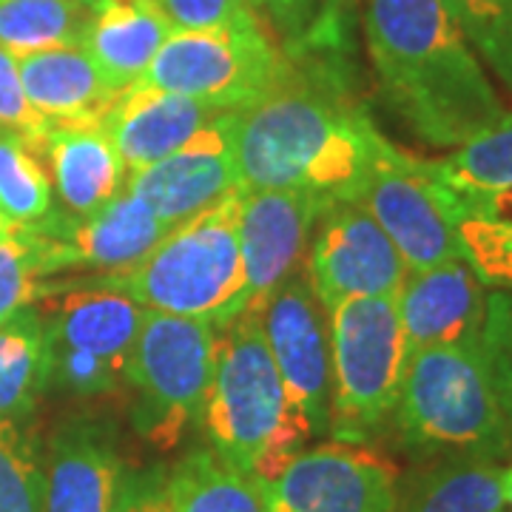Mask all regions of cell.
<instances>
[{
	"instance_id": "obj_36",
	"label": "cell",
	"mask_w": 512,
	"mask_h": 512,
	"mask_svg": "<svg viewBox=\"0 0 512 512\" xmlns=\"http://www.w3.org/2000/svg\"><path fill=\"white\" fill-rule=\"evenodd\" d=\"M114 512H174L168 467L151 464L140 470H128Z\"/></svg>"
},
{
	"instance_id": "obj_29",
	"label": "cell",
	"mask_w": 512,
	"mask_h": 512,
	"mask_svg": "<svg viewBox=\"0 0 512 512\" xmlns=\"http://www.w3.org/2000/svg\"><path fill=\"white\" fill-rule=\"evenodd\" d=\"M481 63L512 97V0H444Z\"/></svg>"
},
{
	"instance_id": "obj_16",
	"label": "cell",
	"mask_w": 512,
	"mask_h": 512,
	"mask_svg": "<svg viewBox=\"0 0 512 512\" xmlns=\"http://www.w3.org/2000/svg\"><path fill=\"white\" fill-rule=\"evenodd\" d=\"M126 191L146 202L168 225L197 217L237 191L231 111H222L214 123L200 128L185 146L168 157L134 171Z\"/></svg>"
},
{
	"instance_id": "obj_37",
	"label": "cell",
	"mask_w": 512,
	"mask_h": 512,
	"mask_svg": "<svg viewBox=\"0 0 512 512\" xmlns=\"http://www.w3.org/2000/svg\"><path fill=\"white\" fill-rule=\"evenodd\" d=\"M313 3L316 0H256V9L262 12V18H274L276 26L291 40H302L311 35L316 20Z\"/></svg>"
},
{
	"instance_id": "obj_8",
	"label": "cell",
	"mask_w": 512,
	"mask_h": 512,
	"mask_svg": "<svg viewBox=\"0 0 512 512\" xmlns=\"http://www.w3.org/2000/svg\"><path fill=\"white\" fill-rule=\"evenodd\" d=\"M217 365V328L148 311L126 365L134 387V427L157 450H174L200 427Z\"/></svg>"
},
{
	"instance_id": "obj_10",
	"label": "cell",
	"mask_w": 512,
	"mask_h": 512,
	"mask_svg": "<svg viewBox=\"0 0 512 512\" xmlns=\"http://www.w3.org/2000/svg\"><path fill=\"white\" fill-rule=\"evenodd\" d=\"M356 202L379 222L407 271H424L464 256L450 191L436 180L427 160L396 148L384 134Z\"/></svg>"
},
{
	"instance_id": "obj_27",
	"label": "cell",
	"mask_w": 512,
	"mask_h": 512,
	"mask_svg": "<svg viewBox=\"0 0 512 512\" xmlns=\"http://www.w3.org/2000/svg\"><path fill=\"white\" fill-rule=\"evenodd\" d=\"M92 12L80 0H0V46L15 57L83 46Z\"/></svg>"
},
{
	"instance_id": "obj_15",
	"label": "cell",
	"mask_w": 512,
	"mask_h": 512,
	"mask_svg": "<svg viewBox=\"0 0 512 512\" xmlns=\"http://www.w3.org/2000/svg\"><path fill=\"white\" fill-rule=\"evenodd\" d=\"M40 237V271L43 276L60 271H128L171 231L146 202L123 191L92 217H55Z\"/></svg>"
},
{
	"instance_id": "obj_25",
	"label": "cell",
	"mask_w": 512,
	"mask_h": 512,
	"mask_svg": "<svg viewBox=\"0 0 512 512\" xmlns=\"http://www.w3.org/2000/svg\"><path fill=\"white\" fill-rule=\"evenodd\" d=\"M46 387V325L43 313L29 305L0 325V419H29Z\"/></svg>"
},
{
	"instance_id": "obj_34",
	"label": "cell",
	"mask_w": 512,
	"mask_h": 512,
	"mask_svg": "<svg viewBox=\"0 0 512 512\" xmlns=\"http://www.w3.org/2000/svg\"><path fill=\"white\" fill-rule=\"evenodd\" d=\"M49 126L52 120H46L23 92L18 57L0 46V128L18 131L20 137L37 146Z\"/></svg>"
},
{
	"instance_id": "obj_35",
	"label": "cell",
	"mask_w": 512,
	"mask_h": 512,
	"mask_svg": "<svg viewBox=\"0 0 512 512\" xmlns=\"http://www.w3.org/2000/svg\"><path fill=\"white\" fill-rule=\"evenodd\" d=\"M174 29H217L262 20L256 0H157Z\"/></svg>"
},
{
	"instance_id": "obj_2",
	"label": "cell",
	"mask_w": 512,
	"mask_h": 512,
	"mask_svg": "<svg viewBox=\"0 0 512 512\" xmlns=\"http://www.w3.org/2000/svg\"><path fill=\"white\" fill-rule=\"evenodd\" d=\"M239 191L293 188L356 200L382 131L333 74L299 66L254 106L231 111Z\"/></svg>"
},
{
	"instance_id": "obj_23",
	"label": "cell",
	"mask_w": 512,
	"mask_h": 512,
	"mask_svg": "<svg viewBox=\"0 0 512 512\" xmlns=\"http://www.w3.org/2000/svg\"><path fill=\"white\" fill-rule=\"evenodd\" d=\"M461 214H504L512 205V111L493 126L453 148L441 160H427Z\"/></svg>"
},
{
	"instance_id": "obj_24",
	"label": "cell",
	"mask_w": 512,
	"mask_h": 512,
	"mask_svg": "<svg viewBox=\"0 0 512 512\" xmlns=\"http://www.w3.org/2000/svg\"><path fill=\"white\" fill-rule=\"evenodd\" d=\"M396 512H504V464L484 458L421 461L399 478Z\"/></svg>"
},
{
	"instance_id": "obj_6",
	"label": "cell",
	"mask_w": 512,
	"mask_h": 512,
	"mask_svg": "<svg viewBox=\"0 0 512 512\" xmlns=\"http://www.w3.org/2000/svg\"><path fill=\"white\" fill-rule=\"evenodd\" d=\"M328 330L330 439L373 444L390 430L410 359L396 296L345 299L328 311Z\"/></svg>"
},
{
	"instance_id": "obj_33",
	"label": "cell",
	"mask_w": 512,
	"mask_h": 512,
	"mask_svg": "<svg viewBox=\"0 0 512 512\" xmlns=\"http://www.w3.org/2000/svg\"><path fill=\"white\" fill-rule=\"evenodd\" d=\"M481 350L490 367L495 396L512 427V291L507 288H498L487 296Z\"/></svg>"
},
{
	"instance_id": "obj_11",
	"label": "cell",
	"mask_w": 512,
	"mask_h": 512,
	"mask_svg": "<svg viewBox=\"0 0 512 512\" xmlns=\"http://www.w3.org/2000/svg\"><path fill=\"white\" fill-rule=\"evenodd\" d=\"M399 470L370 444L330 439L254 481L265 512H396Z\"/></svg>"
},
{
	"instance_id": "obj_28",
	"label": "cell",
	"mask_w": 512,
	"mask_h": 512,
	"mask_svg": "<svg viewBox=\"0 0 512 512\" xmlns=\"http://www.w3.org/2000/svg\"><path fill=\"white\" fill-rule=\"evenodd\" d=\"M0 211L15 228L55 220V188L37 148L18 131L0 128Z\"/></svg>"
},
{
	"instance_id": "obj_12",
	"label": "cell",
	"mask_w": 512,
	"mask_h": 512,
	"mask_svg": "<svg viewBox=\"0 0 512 512\" xmlns=\"http://www.w3.org/2000/svg\"><path fill=\"white\" fill-rule=\"evenodd\" d=\"M271 359L293 404L325 436L330 421V330L328 311L313 293L305 268H296L256 311Z\"/></svg>"
},
{
	"instance_id": "obj_19",
	"label": "cell",
	"mask_w": 512,
	"mask_h": 512,
	"mask_svg": "<svg viewBox=\"0 0 512 512\" xmlns=\"http://www.w3.org/2000/svg\"><path fill=\"white\" fill-rule=\"evenodd\" d=\"M35 148L69 217H92L126 191L131 174L103 120H52Z\"/></svg>"
},
{
	"instance_id": "obj_39",
	"label": "cell",
	"mask_w": 512,
	"mask_h": 512,
	"mask_svg": "<svg viewBox=\"0 0 512 512\" xmlns=\"http://www.w3.org/2000/svg\"><path fill=\"white\" fill-rule=\"evenodd\" d=\"M12 228H15V225L6 220V217H3V211H0V237H6V234H9Z\"/></svg>"
},
{
	"instance_id": "obj_31",
	"label": "cell",
	"mask_w": 512,
	"mask_h": 512,
	"mask_svg": "<svg viewBox=\"0 0 512 512\" xmlns=\"http://www.w3.org/2000/svg\"><path fill=\"white\" fill-rule=\"evenodd\" d=\"M458 237L464 259L473 265L484 285L512 288V217L461 214Z\"/></svg>"
},
{
	"instance_id": "obj_20",
	"label": "cell",
	"mask_w": 512,
	"mask_h": 512,
	"mask_svg": "<svg viewBox=\"0 0 512 512\" xmlns=\"http://www.w3.org/2000/svg\"><path fill=\"white\" fill-rule=\"evenodd\" d=\"M220 114V109L194 97L137 83L120 94L103 123L128 174H134L185 146L200 128L214 123Z\"/></svg>"
},
{
	"instance_id": "obj_1",
	"label": "cell",
	"mask_w": 512,
	"mask_h": 512,
	"mask_svg": "<svg viewBox=\"0 0 512 512\" xmlns=\"http://www.w3.org/2000/svg\"><path fill=\"white\" fill-rule=\"evenodd\" d=\"M370 66L421 143L458 148L507 109L444 0H365Z\"/></svg>"
},
{
	"instance_id": "obj_40",
	"label": "cell",
	"mask_w": 512,
	"mask_h": 512,
	"mask_svg": "<svg viewBox=\"0 0 512 512\" xmlns=\"http://www.w3.org/2000/svg\"><path fill=\"white\" fill-rule=\"evenodd\" d=\"M80 3H86V6H92V9H94V6H97L100 0H80Z\"/></svg>"
},
{
	"instance_id": "obj_22",
	"label": "cell",
	"mask_w": 512,
	"mask_h": 512,
	"mask_svg": "<svg viewBox=\"0 0 512 512\" xmlns=\"http://www.w3.org/2000/svg\"><path fill=\"white\" fill-rule=\"evenodd\" d=\"M20 83L46 120H103L120 94L83 46L18 57Z\"/></svg>"
},
{
	"instance_id": "obj_7",
	"label": "cell",
	"mask_w": 512,
	"mask_h": 512,
	"mask_svg": "<svg viewBox=\"0 0 512 512\" xmlns=\"http://www.w3.org/2000/svg\"><path fill=\"white\" fill-rule=\"evenodd\" d=\"M293 69L296 57L282 49L262 18L217 29H174L140 83L237 111L279 89Z\"/></svg>"
},
{
	"instance_id": "obj_30",
	"label": "cell",
	"mask_w": 512,
	"mask_h": 512,
	"mask_svg": "<svg viewBox=\"0 0 512 512\" xmlns=\"http://www.w3.org/2000/svg\"><path fill=\"white\" fill-rule=\"evenodd\" d=\"M43 458L23 421L0 419V512H43Z\"/></svg>"
},
{
	"instance_id": "obj_21",
	"label": "cell",
	"mask_w": 512,
	"mask_h": 512,
	"mask_svg": "<svg viewBox=\"0 0 512 512\" xmlns=\"http://www.w3.org/2000/svg\"><path fill=\"white\" fill-rule=\"evenodd\" d=\"M174 26L157 0H100L83 37V49L106 74L117 92H126L146 77Z\"/></svg>"
},
{
	"instance_id": "obj_9",
	"label": "cell",
	"mask_w": 512,
	"mask_h": 512,
	"mask_svg": "<svg viewBox=\"0 0 512 512\" xmlns=\"http://www.w3.org/2000/svg\"><path fill=\"white\" fill-rule=\"evenodd\" d=\"M146 313L128 293L106 282L63 293L43 313L49 387L83 399L114 393L126 382L128 356Z\"/></svg>"
},
{
	"instance_id": "obj_13",
	"label": "cell",
	"mask_w": 512,
	"mask_h": 512,
	"mask_svg": "<svg viewBox=\"0 0 512 512\" xmlns=\"http://www.w3.org/2000/svg\"><path fill=\"white\" fill-rule=\"evenodd\" d=\"M305 274L330 311L345 299L396 296L410 271L379 222L356 200H345L333 202L316 222Z\"/></svg>"
},
{
	"instance_id": "obj_3",
	"label": "cell",
	"mask_w": 512,
	"mask_h": 512,
	"mask_svg": "<svg viewBox=\"0 0 512 512\" xmlns=\"http://www.w3.org/2000/svg\"><path fill=\"white\" fill-rule=\"evenodd\" d=\"M200 427L217 458L254 481L274 478L313 436L276 370L256 313H239L217 328V365Z\"/></svg>"
},
{
	"instance_id": "obj_17",
	"label": "cell",
	"mask_w": 512,
	"mask_h": 512,
	"mask_svg": "<svg viewBox=\"0 0 512 512\" xmlns=\"http://www.w3.org/2000/svg\"><path fill=\"white\" fill-rule=\"evenodd\" d=\"M126 473L106 421L89 416L63 421L43 461V512H114Z\"/></svg>"
},
{
	"instance_id": "obj_38",
	"label": "cell",
	"mask_w": 512,
	"mask_h": 512,
	"mask_svg": "<svg viewBox=\"0 0 512 512\" xmlns=\"http://www.w3.org/2000/svg\"><path fill=\"white\" fill-rule=\"evenodd\" d=\"M504 510L512 512V464L504 467Z\"/></svg>"
},
{
	"instance_id": "obj_14",
	"label": "cell",
	"mask_w": 512,
	"mask_h": 512,
	"mask_svg": "<svg viewBox=\"0 0 512 512\" xmlns=\"http://www.w3.org/2000/svg\"><path fill=\"white\" fill-rule=\"evenodd\" d=\"M239 194V251L245 268L239 313H256L299 268L308 254L316 222L333 202L293 188Z\"/></svg>"
},
{
	"instance_id": "obj_32",
	"label": "cell",
	"mask_w": 512,
	"mask_h": 512,
	"mask_svg": "<svg viewBox=\"0 0 512 512\" xmlns=\"http://www.w3.org/2000/svg\"><path fill=\"white\" fill-rule=\"evenodd\" d=\"M40 237L32 228H12L0 237V325L35 302L43 285Z\"/></svg>"
},
{
	"instance_id": "obj_4",
	"label": "cell",
	"mask_w": 512,
	"mask_h": 512,
	"mask_svg": "<svg viewBox=\"0 0 512 512\" xmlns=\"http://www.w3.org/2000/svg\"><path fill=\"white\" fill-rule=\"evenodd\" d=\"M390 430L404 453L421 461L512 456V427L495 396L478 342L410 353Z\"/></svg>"
},
{
	"instance_id": "obj_26",
	"label": "cell",
	"mask_w": 512,
	"mask_h": 512,
	"mask_svg": "<svg viewBox=\"0 0 512 512\" xmlns=\"http://www.w3.org/2000/svg\"><path fill=\"white\" fill-rule=\"evenodd\" d=\"M168 481L174 512H265L254 478L231 470L211 447L188 450Z\"/></svg>"
},
{
	"instance_id": "obj_5",
	"label": "cell",
	"mask_w": 512,
	"mask_h": 512,
	"mask_svg": "<svg viewBox=\"0 0 512 512\" xmlns=\"http://www.w3.org/2000/svg\"><path fill=\"white\" fill-rule=\"evenodd\" d=\"M239 188L197 217L171 225L146 259L106 274L103 282L128 293L146 311L202 319L214 328L234 322L245 288L239 251Z\"/></svg>"
},
{
	"instance_id": "obj_41",
	"label": "cell",
	"mask_w": 512,
	"mask_h": 512,
	"mask_svg": "<svg viewBox=\"0 0 512 512\" xmlns=\"http://www.w3.org/2000/svg\"><path fill=\"white\" fill-rule=\"evenodd\" d=\"M339 3H348V6H350V3H356V0H339Z\"/></svg>"
},
{
	"instance_id": "obj_18",
	"label": "cell",
	"mask_w": 512,
	"mask_h": 512,
	"mask_svg": "<svg viewBox=\"0 0 512 512\" xmlns=\"http://www.w3.org/2000/svg\"><path fill=\"white\" fill-rule=\"evenodd\" d=\"M487 285L461 256L424 271H410L396 293L407 350L478 342L487 316Z\"/></svg>"
}]
</instances>
